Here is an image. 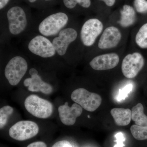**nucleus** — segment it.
I'll list each match as a JSON object with an SVG mask.
<instances>
[{
  "instance_id": "obj_16",
  "label": "nucleus",
  "mask_w": 147,
  "mask_h": 147,
  "mask_svg": "<svg viewBox=\"0 0 147 147\" xmlns=\"http://www.w3.org/2000/svg\"><path fill=\"white\" fill-rule=\"evenodd\" d=\"M136 19V13L133 7L124 5L121 10V19L119 23L121 26H130L134 24Z\"/></svg>"
},
{
  "instance_id": "obj_18",
  "label": "nucleus",
  "mask_w": 147,
  "mask_h": 147,
  "mask_svg": "<svg viewBox=\"0 0 147 147\" xmlns=\"http://www.w3.org/2000/svg\"><path fill=\"white\" fill-rule=\"evenodd\" d=\"M136 43L141 48H147V23L139 29L135 38Z\"/></svg>"
},
{
  "instance_id": "obj_9",
  "label": "nucleus",
  "mask_w": 147,
  "mask_h": 147,
  "mask_svg": "<svg viewBox=\"0 0 147 147\" xmlns=\"http://www.w3.org/2000/svg\"><path fill=\"white\" fill-rule=\"evenodd\" d=\"M103 26L97 18H90L83 24L80 33V39L84 46L90 47L101 33Z\"/></svg>"
},
{
  "instance_id": "obj_11",
  "label": "nucleus",
  "mask_w": 147,
  "mask_h": 147,
  "mask_svg": "<svg viewBox=\"0 0 147 147\" xmlns=\"http://www.w3.org/2000/svg\"><path fill=\"white\" fill-rule=\"evenodd\" d=\"M30 77L24 80V86L29 91L41 92L45 94H50L53 92L52 86L42 80L36 69L32 67L29 70Z\"/></svg>"
},
{
  "instance_id": "obj_15",
  "label": "nucleus",
  "mask_w": 147,
  "mask_h": 147,
  "mask_svg": "<svg viewBox=\"0 0 147 147\" xmlns=\"http://www.w3.org/2000/svg\"><path fill=\"white\" fill-rule=\"evenodd\" d=\"M110 113L115 120L116 124L118 126L128 125L132 118L131 111L128 108H113L110 111Z\"/></svg>"
},
{
  "instance_id": "obj_10",
  "label": "nucleus",
  "mask_w": 147,
  "mask_h": 147,
  "mask_svg": "<svg viewBox=\"0 0 147 147\" xmlns=\"http://www.w3.org/2000/svg\"><path fill=\"white\" fill-rule=\"evenodd\" d=\"M144 65V60L139 53L129 54L124 58L121 69L124 76L127 79H133L137 76Z\"/></svg>"
},
{
  "instance_id": "obj_14",
  "label": "nucleus",
  "mask_w": 147,
  "mask_h": 147,
  "mask_svg": "<svg viewBox=\"0 0 147 147\" xmlns=\"http://www.w3.org/2000/svg\"><path fill=\"white\" fill-rule=\"evenodd\" d=\"M121 38V32L114 26L105 29L98 42V47L101 49H108L116 47Z\"/></svg>"
},
{
  "instance_id": "obj_23",
  "label": "nucleus",
  "mask_w": 147,
  "mask_h": 147,
  "mask_svg": "<svg viewBox=\"0 0 147 147\" xmlns=\"http://www.w3.org/2000/svg\"><path fill=\"white\" fill-rule=\"evenodd\" d=\"M133 86L131 84H128L122 89L120 90L117 99L121 100L124 99L127 96V94L132 90Z\"/></svg>"
},
{
  "instance_id": "obj_13",
  "label": "nucleus",
  "mask_w": 147,
  "mask_h": 147,
  "mask_svg": "<svg viewBox=\"0 0 147 147\" xmlns=\"http://www.w3.org/2000/svg\"><path fill=\"white\" fill-rule=\"evenodd\" d=\"M119 57L116 53L104 54L96 56L90 61L93 69L97 71L108 70L115 68L118 64Z\"/></svg>"
},
{
  "instance_id": "obj_26",
  "label": "nucleus",
  "mask_w": 147,
  "mask_h": 147,
  "mask_svg": "<svg viewBox=\"0 0 147 147\" xmlns=\"http://www.w3.org/2000/svg\"><path fill=\"white\" fill-rule=\"evenodd\" d=\"M27 147H47V145L44 142H36L31 143Z\"/></svg>"
},
{
  "instance_id": "obj_1",
  "label": "nucleus",
  "mask_w": 147,
  "mask_h": 147,
  "mask_svg": "<svg viewBox=\"0 0 147 147\" xmlns=\"http://www.w3.org/2000/svg\"><path fill=\"white\" fill-rule=\"evenodd\" d=\"M6 19L5 22L1 24L2 32L7 37L21 36L28 32H31L34 22L30 21L21 7L15 6L9 9L7 12Z\"/></svg>"
},
{
  "instance_id": "obj_2",
  "label": "nucleus",
  "mask_w": 147,
  "mask_h": 147,
  "mask_svg": "<svg viewBox=\"0 0 147 147\" xmlns=\"http://www.w3.org/2000/svg\"><path fill=\"white\" fill-rule=\"evenodd\" d=\"M69 18L63 12L52 13L38 22H34L32 30L34 32L53 38L68 26Z\"/></svg>"
},
{
  "instance_id": "obj_17",
  "label": "nucleus",
  "mask_w": 147,
  "mask_h": 147,
  "mask_svg": "<svg viewBox=\"0 0 147 147\" xmlns=\"http://www.w3.org/2000/svg\"><path fill=\"white\" fill-rule=\"evenodd\" d=\"M131 119L135 124L139 126H147V117L144 113V108L142 103H139L131 109Z\"/></svg>"
},
{
  "instance_id": "obj_6",
  "label": "nucleus",
  "mask_w": 147,
  "mask_h": 147,
  "mask_svg": "<svg viewBox=\"0 0 147 147\" xmlns=\"http://www.w3.org/2000/svg\"><path fill=\"white\" fill-rule=\"evenodd\" d=\"M78 36L76 29L67 26L57 36L50 39L59 57L64 59L67 56L71 44L76 41Z\"/></svg>"
},
{
  "instance_id": "obj_8",
  "label": "nucleus",
  "mask_w": 147,
  "mask_h": 147,
  "mask_svg": "<svg viewBox=\"0 0 147 147\" xmlns=\"http://www.w3.org/2000/svg\"><path fill=\"white\" fill-rule=\"evenodd\" d=\"M39 127L31 121H21L9 129V134L11 138L18 141H24L34 137L38 134Z\"/></svg>"
},
{
  "instance_id": "obj_24",
  "label": "nucleus",
  "mask_w": 147,
  "mask_h": 147,
  "mask_svg": "<svg viewBox=\"0 0 147 147\" xmlns=\"http://www.w3.org/2000/svg\"><path fill=\"white\" fill-rule=\"evenodd\" d=\"M116 139V142L117 144L114 147H123L124 145L123 144V142L125 140V138L124 137L123 134L121 132H119L117 133L115 135Z\"/></svg>"
},
{
  "instance_id": "obj_12",
  "label": "nucleus",
  "mask_w": 147,
  "mask_h": 147,
  "mask_svg": "<svg viewBox=\"0 0 147 147\" xmlns=\"http://www.w3.org/2000/svg\"><path fill=\"white\" fill-rule=\"evenodd\" d=\"M58 112L61 122L65 125L71 126L75 124L77 118L82 115L83 108L76 103L69 107L66 102L59 107Z\"/></svg>"
},
{
  "instance_id": "obj_7",
  "label": "nucleus",
  "mask_w": 147,
  "mask_h": 147,
  "mask_svg": "<svg viewBox=\"0 0 147 147\" xmlns=\"http://www.w3.org/2000/svg\"><path fill=\"white\" fill-rule=\"evenodd\" d=\"M71 100L89 112H94L102 102V98L99 95L91 92L84 88L74 90L71 95Z\"/></svg>"
},
{
  "instance_id": "obj_3",
  "label": "nucleus",
  "mask_w": 147,
  "mask_h": 147,
  "mask_svg": "<svg viewBox=\"0 0 147 147\" xmlns=\"http://www.w3.org/2000/svg\"><path fill=\"white\" fill-rule=\"evenodd\" d=\"M30 36L26 42L27 51L30 56L43 59L59 57L50 38L36 32Z\"/></svg>"
},
{
  "instance_id": "obj_20",
  "label": "nucleus",
  "mask_w": 147,
  "mask_h": 147,
  "mask_svg": "<svg viewBox=\"0 0 147 147\" xmlns=\"http://www.w3.org/2000/svg\"><path fill=\"white\" fill-rule=\"evenodd\" d=\"M13 109L9 105H5L0 109V128H3L8 121L9 118L13 113Z\"/></svg>"
},
{
  "instance_id": "obj_27",
  "label": "nucleus",
  "mask_w": 147,
  "mask_h": 147,
  "mask_svg": "<svg viewBox=\"0 0 147 147\" xmlns=\"http://www.w3.org/2000/svg\"><path fill=\"white\" fill-rule=\"evenodd\" d=\"M9 0H0V9H3L8 4Z\"/></svg>"
},
{
  "instance_id": "obj_29",
  "label": "nucleus",
  "mask_w": 147,
  "mask_h": 147,
  "mask_svg": "<svg viewBox=\"0 0 147 147\" xmlns=\"http://www.w3.org/2000/svg\"><path fill=\"white\" fill-rule=\"evenodd\" d=\"M37 1V0H28V1L29 2L32 3H35ZM45 1H51V0H45Z\"/></svg>"
},
{
  "instance_id": "obj_5",
  "label": "nucleus",
  "mask_w": 147,
  "mask_h": 147,
  "mask_svg": "<svg viewBox=\"0 0 147 147\" xmlns=\"http://www.w3.org/2000/svg\"><path fill=\"white\" fill-rule=\"evenodd\" d=\"M24 105L29 113L38 118H48L53 112L52 103L36 95L31 94L28 96L25 100Z\"/></svg>"
},
{
  "instance_id": "obj_19",
  "label": "nucleus",
  "mask_w": 147,
  "mask_h": 147,
  "mask_svg": "<svg viewBox=\"0 0 147 147\" xmlns=\"http://www.w3.org/2000/svg\"><path fill=\"white\" fill-rule=\"evenodd\" d=\"M130 131L133 137L138 140L147 139V126H142L133 125L130 127Z\"/></svg>"
},
{
  "instance_id": "obj_25",
  "label": "nucleus",
  "mask_w": 147,
  "mask_h": 147,
  "mask_svg": "<svg viewBox=\"0 0 147 147\" xmlns=\"http://www.w3.org/2000/svg\"><path fill=\"white\" fill-rule=\"evenodd\" d=\"M51 147H73L69 142L65 140L56 142Z\"/></svg>"
},
{
  "instance_id": "obj_22",
  "label": "nucleus",
  "mask_w": 147,
  "mask_h": 147,
  "mask_svg": "<svg viewBox=\"0 0 147 147\" xmlns=\"http://www.w3.org/2000/svg\"><path fill=\"white\" fill-rule=\"evenodd\" d=\"M134 5L137 12L142 13L147 12V1L146 0H135Z\"/></svg>"
},
{
  "instance_id": "obj_28",
  "label": "nucleus",
  "mask_w": 147,
  "mask_h": 147,
  "mask_svg": "<svg viewBox=\"0 0 147 147\" xmlns=\"http://www.w3.org/2000/svg\"><path fill=\"white\" fill-rule=\"evenodd\" d=\"M100 1H103L105 3L106 5L109 7L113 6L115 3L116 0H100Z\"/></svg>"
},
{
  "instance_id": "obj_21",
  "label": "nucleus",
  "mask_w": 147,
  "mask_h": 147,
  "mask_svg": "<svg viewBox=\"0 0 147 147\" xmlns=\"http://www.w3.org/2000/svg\"><path fill=\"white\" fill-rule=\"evenodd\" d=\"M64 5L66 8L72 9L79 4L84 8H88L91 5L90 0H63Z\"/></svg>"
},
{
  "instance_id": "obj_4",
  "label": "nucleus",
  "mask_w": 147,
  "mask_h": 147,
  "mask_svg": "<svg viewBox=\"0 0 147 147\" xmlns=\"http://www.w3.org/2000/svg\"><path fill=\"white\" fill-rule=\"evenodd\" d=\"M11 55L5 67L4 76L9 84L16 86L26 75L28 64L25 55L20 53H13Z\"/></svg>"
}]
</instances>
